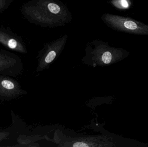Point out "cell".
I'll return each mask as SVG.
<instances>
[{"label":"cell","mask_w":148,"mask_h":147,"mask_svg":"<svg viewBox=\"0 0 148 147\" xmlns=\"http://www.w3.org/2000/svg\"><path fill=\"white\" fill-rule=\"evenodd\" d=\"M115 24L126 33L138 35H148V25L130 17H114Z\"/></svg>","instance_id":"obj_1"},{"label":"cell","mask_w":148,"mask_h":147,"mask_svg":"<svg viewBox=\"0 0 148 147\" xmlns=\"http://www.w3.org/2000/svg\"><path fill=\"white\" fill-rule=\"evenodd\" d=\"M102 59L104 64H110L112 60V55L111 53L109 51H106L104 52L103 54Z\"/></svg>","instance_id":"obj_2"},{"label":"cell","mask_w":148,"mask_h":147,"mask_svg":"<svg viewBox=\"0 0 148 147\" xmlns=\"http://www.w3.org/2000/svg\"><path fill=\"white\" fill-rule=\"evenodd\" d=\"M48 8L51 13L57 14L60 12V8L57 4L53 3H50L48 5Z\"/></svg>","instance_id":"obj_3"},{"label":"cell","mask_w":148,"mask_h":147,"mask_svg":"<svg viewBox=\"0 0 148 147\" xmlns=\"http://www.w3.org/2000/svg\"><path fill=\"white\" fill-rule=\"evenodd\" d=\"M118 3L121 8L123 9L129 8L132 4L130 0H118Z\"/></svg>","instance_id":"obj_4"},{"label":"cell","mask_w":148,"mask_h":147,"mask_svg":"<svg viewBox=\"0 0 148 147\" xmlns=\"http://www.w3.org/2000/svg\"><path fill=\"white\" fill-rule=\"evenodd\" d=\"M56 56V53L54 51H52L49 52L45 58L46 63H49L52 62Z\"/></svg>","instance_id":"obj_5"},{"label":"cell","mask_w":148,"mask_h":147,"mask_svg":"<svg viewBox=\"0 0 148 147\" xmlns=\"http://www.w3.org/2000/svg\"><path fill=\"white\" fill-rule=\"evenodd\" d=\"M1 85L4 88L8 89H12L14 87V84L8 80H3L1 82Z\"/></svg>","instance_id":"obj_6"},{"label":"cell","mask_w":148,"mask_h":147,"mask_svg":"<svg viewBox=\"0 0 148 147\" xmlns=\"http://www.w3.org/2000/svg\"><path fill=\"white\" fill-rule=\"evenodd\" d=\"M8 45V46L10 48L14 49V48H15L16 47V45H17V42H16V41L14 39H11L9 41Z\"/></svg>","instance_id":"obj_7"}]
</instances>
